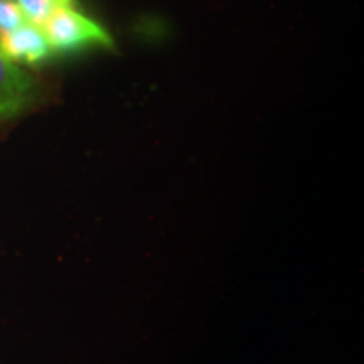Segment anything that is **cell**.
Here are the masks:
<instances>
[{"label":"cell","mask_w":364,"mask_h":364,"mask_svg":"<svg viewBox=\"0 0 364 364\" xmlns=\"http://www.w3.org/2000/svg\"><path fill=\"white\" fill-rule=\"evenodd\" d=\"M53 53L70 54L90 48H113L112 36L85 14L56 6L39 27Z\"/></svg>","instance_id":"cell-1"},{"label":"cell","mask_w":364,"mask_h":364,"mask_svg":"<svg viewBox=\"0 0 364 364\" xmlns=\"http://www.w3.org/2000/svg\"><path fill=\"white\" fill-rule=\"evenodd\" d=\"M0 51L14 63L36 66L51 56V48L38 26L24 22L14 31L0 33Z\"/></svg>","instance_id":"cell-2"},{"label":"cell","mask_w":364,"mask_h":364,"mask_svg":"<svg viewBox=\"0 0 364 364\" xmlns=\"http://www.w3.org/2000/svg\"><path fill=\"white\" fill-rule=\"evenodd\" d=\"M34 93V80L0 51V118L16 117Z\"/></svg>","instance_id":"cell-3"},{"label":"cell","mask_w":364,"mask_h":364,"mask_svg":"<svg viewBox=\"0 0 364 364\" xmlns=\"http://www.w3.org/2000/svg\"><path fill=\"white\" fill-rule=\"evenodd\" d=\"M17 6L21 7L22 14L26 16L27 22L41 27L44 24V21L48 19L49 14L54 11V7L58 6L54 0H16Z\"/></svg>","instance_id":"cell-4"},{"label":"cell","mask_w":364,"mask_h":364,"mask_svg":"<svg viewBox=\"0 0 364 364\" xmlns=\"http://www.w3.org/2000/svg\"><path fill=\"white\" fill-rule=\"evenodd\" d=\"M27 22L16 0H0V33L14 31Z\"/></svg>","instance_id":"cell-5"},{"label":"cell","mask_w":364,"mask_h":364,"mask_svg":"<svg viewBox=\"0 0 364 364\" xmlns=\"http://www.w3.org/2000/svg\"><path fill=\"white\" fill-rule=\"evenodd\" d=\"M54 2L58 4V6H65V7H73V2L75 0H54Z\"/></svg>","instance_id":"cell-6"}]
</instances>
